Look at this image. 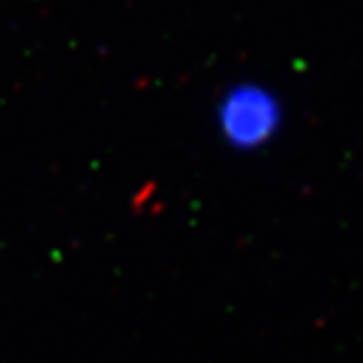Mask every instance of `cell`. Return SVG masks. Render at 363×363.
I'll use <instances>...</instances> for the list:
<instances>
[{"label": "cell", "instance_id": "obj_1", "mask_svg": "<svg viewBox=\"0 0 363 363\" xmlns=\"http://www.w3.org/2000/svg\"><path fill=\"white\" fill-rule=\"evenodd\" d=\"M278 121V103L258 86L230 90L219 110L223 134L237 147H256L265 143L276 132Z\"/></svg>", "mask_w": 363, "mask_h": 363}]
</instances>
